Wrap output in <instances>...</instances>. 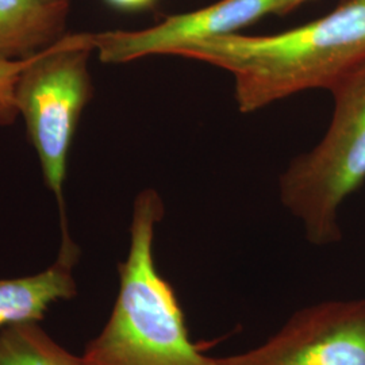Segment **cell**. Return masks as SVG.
<instances>
[{
  "label": "cell",
  "mask_w": 365,
  "mask_h": 365,
  "mask_svg": "<svg viewBox=\"0 0 365 365\" xmlns=\"http://www.w3.org/2000/svg\"><path fill=\"white\" fill-rule=\"evenodd\" d=\"M172 56L230 72L242 114L298 92L331 91L365 63V0H344L327 15L279 34L202 39Z\"/></svg>",
  "instance_id": "6da1fadb"
},
{
  "label": "cell",
  "mask_w": 365,
  "mask_h": 365,
  "mask_svg": "<svg viewBox=\"0 0 365 365\" xmlns=\"http://www.w3.org/2000/svg\"><path fill=\"white\" fill-rule=\"evenodd\" d=\"M164 203L155 190L134 202L128 256L118 264L119 288L101 333L81 354L83 365H217L190 339L180 302L155 260V232Z\"/></svg>",
  "instance_id": "7a4b0ae2"
},
{
  "label": "cell",
  "mask_w": 365,
  "mask_h": 365,
  "mask_svg": "<svg viewBox=\"0 0 365 365\" xmlns=\"http://www.w3.org/2000/svg\"><path fill=\"white\" fill-rule=\"evenodd\" d=\"M334 108L321 143L280 178L283 206L315 247L342 238L339 209L365 182V63L331 90Z\"/></svg>",
  "instance_id": "3957f363"
},
{
  "label": "cell",
  "mask_w": 365,
  "mask_h": 365,
  "mask_svg": "<svg viewBox=\"0 0 365 365\" xmlns=\"http://www.w3.org/2000/svg\"><path fill=\"white\" fill-rule=\"evenodd\" d=\"M92 51L91 34L64 36L51 48L30 57L15 87L18 111L26 119L45 182L58 202L61 247L75 245L68 233L63 187L68 152L83 108L92 96L87 69Z\"/></svg>",
  "instance_id": "277c9868"
},
{
  "label": "cell",
  "mask_w": 365,
  "mask_h": 365,
  "mask_svg": "<svg viewBox=\"0 0 365 365\" xmlns=\"http://www.w3.org/2000/svg\"><path fill=\"white\" fill-rule=\"evenodd\" d=\"M217 365H365V299L324 300L292 314L262 344Z\"/></svg>",
  "instance_id": "5b68a950"
},
{
  "label": "cell",
  "mask_w": 365,
  "mask_h": 365,
  "mask_svg": "<svg viewBox=\"0 0 365 365\" xmlns=\"http://www.w3.org/2000/svg\"><path fill=\"white\" fill-rule=\"evenodd\" d=\"M279 0H220L191 13L170 15L144 30L91 34L93 49L106 64L129 63L153 54H173L182 45L238 33L274 14Z\"/></svg>",
  "instance_id": "8992f818"
},
{
  "label": "cell",
  "mask_w": 365,
  "mask_h": 365,
  "mask_svg": "<svg viewBox=\"0 0 365 365\" xmlns=\"http://www.w3.org/2000/svg\"><path fill=\"white\" fill-rule=\"evenodd\" d=\"M78 249H60L56 262L38 274L0 279V330L27 322H41L51 306L73 299L78 284L73 268Z\"/></svg>",
  "instance_id": "52a82bcc"
},
{
  "label": "cell",
  "mask_w": 365,
  "mask_h": 365,
  "mask_svg": "<svg viewBox=\"0 0 365 365\" xmlns=\"http://www.w3.org/2000/svg\"><path fill=\"white\" fill-rule=\"evenodd\" d=\"M69 0H0V60L18 61L66 36Z\"/></svg>",
  "instance_id": "ba28073f"
},
{
  "label": "cell",
  "mask_w": 365,
  "mask_h": 365,
  "mask_svg": "<svg viewBox=\"0 0 365 365\" xmlns=\"http://www.w3.org/2000/svg\"><path fill=\"white\" fill-rule=\"evenodd\" d=\"M0 365H83L39 327L27 322L0 330Z\"/></svg>",
  "instance_id": "9c48e42d"
},
{
  "label": "cell",
  "mask_w": 365,
  "mask_h": 365,
  "mask_svg": "<svg viewBox=\"0 0 365 365\" xmlns=\"http://www.w3.org/2000/svg\"><path fill=\"white\" fill-rule=\"evenodd\" d=\"M29 61L30 57L18 61L0 60V125H11L19 113L15 101V87Z\"/></svg>",
  "instance_id": "30bf717a"
},
{
  "label": "cell",
  "mask_w": 365,
  "mask_h": 365,
  "mask_svg": "<svg viewBox=\"0 0 365 365\" xmlns=\"http://www.w3.org/2000/svg\"><path fill=\"white\" fill-rule=\"evenodd\" d=\"M106 3L122 13H143L152 10L158 0H105Z\"/></svg>",
  "instance_id": "8fae6325"
},
{
  "label": "cell",
  "mask_w": 365,
  "mask_h": 365,
  "mask_svg": "<svg viewBox=\"0 0 365 365\" xmlns=\"http://www.w3.org/2000/svg\"><path fill=\"white\" fill-rule=\"evenodd\" d=\"M306 1H310V0H279V7H277L276 15L284 16L287 14L292 13L294 10H297Z\"/></svg>",
  "instance_id": "7c38bea8"
}]
</instances>
